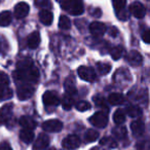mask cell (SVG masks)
Masks as SVG:
<instances>
[{
	"label": "cell",
	"instance_id": "6da1fadb",
	"mask_svg": "<svg viewBox=\"0 0 150 150\" xmlns=\"http://www.w3.org/2000/svg\"><path fill=\"white\" fill-rule=\"evenodd\" d=\"M13 77L17 80L29 82H37L39 78V72L37 68L33 66L31 60H24L18 64V69L13 72Z\"/></svg>",
	"mask_w": 150,
	"mask_h": 150
},
{
	"label": "cell",
	"instance_id": "7a4b0ae2",
	"mask_svg": "<svg viewBox=\"0 0 150 150\" xmlns=\"http://www.w3.org/2000/svg\"><path fill=\"white\" fill-rule=\"evenodd\" d=\"M61 6L64 11L73 16H79L83 13L84 7L81 0H61Z\"/></svg>",
	"mask_w": 150,
	"mask_h": 150
},
{
	"label": "cell",
	"instance_id": "3957f363",
	"mask_svg": "<svg viewBox=\"0 0 150 150\" xmlns=\"http://www.w3.org/2000/svg\"><path fill=\"white\" fill-rule=\"evenodd\" d=\"M13 97V91L9 88V78L4 72H0V100H7Z\"/></svg>",
	"mask_w": 150,
	"mask_h": 150
},
{
	"label": "cell",
	"instance_id": "277c9868",
	"mask_svg": "<svg viewBox=\"0 0 150 150\" xmlns=\"http://www.w3.org/2000/svg\"><path fill=\"white\" fill-rule=\"evenodd\" d=\"M90 122L94 127L103 129L108 125V116L103 111H99V112H96L93 116L90 117Z\"/></svg>",
	"mask_w": 150,
	"mask_h": 150
},
{
	"label": "cell",
	"instance_id": "5b68a950",
	"mask_svg": "<svg viewBox=\"0 0 150 150\" xmlns=\"http://www.w3.org/2000/svg\"><path fill=\"white\" fill-rule=\"evenodd\" d=\"M77 73H78V76L81 79L86 80V81L94 82L96 80V73H95L94 69L91 68V67H86V66L79 67L77 70Z\"/></svg>",
	"mask_w": 150,
	"mask_h": 150
},
{
	"label": "cell",
	"instance_id": "8992f818",
	"mask_svg": "<svg viewBox=\"0 0 150 150\" xmlns=\"http://www.w3.org/2000/svg\"><path fill=\"white\" fill-rule=\"evenodd\" d=\"M34 94V88L32 84L30 83H23L22 86H20L18 88V97L20 100H28L29 98H31Z\"/></svg>",
	"mask_w": 150,
	"mask_h": 150
},
{
	"label": "cell",
	"instance_id": "52a82bcc",
	"mask_svg": "<svg viewBox=\"0 0 150 150\" xmlns=\"http://www.w3.org/2000/svg\"><path fill=\"white\" fill-rule=\"evenodd\" d=\"M42 129L48 133H58L63 129V122L59 119H50L42 123Z\"/></svg>",
	"mask_w": 150,
	"mask_h": 150
},
{
	"label": "cell",
	"instance_id": "ba28073f",
	"mask_svg": "<svg viewBox=\"0 0 150 150\" xmlns=\"http://www.w3.org/2000/svg\"><path fill=\"white\" fill-rule=\"evenodd\" d=\"M62 145L67 150H74L80 146V139L76 135H70L63 140Z\"/></svg>",
	"mask_w": 150,
	"mask_h": 150
},
{
	"label": "cell",
	"instance_id": "9c48e42d",
	"mask_svg": "<svg viewBox=\"0 0 150 150\" xmlns=\"http://www.w3.org/2000/svg\"><path fill=\"white\" fill-rule=\"evenodd\" d=\"M13 105L11 103L5 104L4 106L1 107L0 109V125L7 123L11 120V116H13Z\"/></svg>",
	"mask_w": 150,
	"mask_h": 150
},
{
	"label": "cell",
	"instance_id": "30bf717a",
	"mask_svg": "<svg viewBox=\"0 0 150 150\" xmlns=\"http://www.w3.org/2000/svg\"><path fill=\"white\" fill-rule=\"evenodd\" d=\"M42 101L46 107H56L60 104V98L54 92H46L42 96Z\"/></svg>",
	"mask_w": 150,
	"mask_h": 150
},
{
	"label": "cell",
	"instance_id": "8fae6325",
	"mask_svg": "<svg viewBox=\"0 0 150 150\" xmlns=\"http://www.w3.org/2000/svg\"><path fill=\"white\" fill-rule=\"evenodd\" d=\"M107 28L105 26V24L101 23V22H93L90 25V32L94 37L100 38L106 32Z\"/></svg>",
	"mask_w": 150,
	"mask_h": 150
},
{
	"label": "cell",
	"instance_id": "7c38bea8",
	"mask_svg": "<svg viewBox=\"0 0 150 150\" xmlns=\"http://www.w3.org/2000/svg\"><path fill=\"white\" fill-rule=\"evenodd\" d=\"M129 11L137 19H143L146 15V7L142 4L141 2H136L132 3L131 6H129Z\"/></svg>",
	"mask_w": 150,
	"mask_h": 150
},
{
	"label": "cell",
	"instance_id": "4fadbf2b",
	"mask_svg": "<svg viewBox=\"0 0 150 150\" xmlns=\"http://www.w3.org/2000/svg\"><path fill=\"white\" fill-rule=\"evenodd\" d=\"M50 144V138L45 134H40L37 137V139L35 140L33 144V149L34 150H43Z\"/></svg>",
	"mask_w": 150,
	"mask_h": 150
},
{
	"label": "cell",
	"instance_id": "5bb4252c",
	"mask_svg": "<svg viewBox=\"0 0 150 150\" xmlns=\"http://www.w3.org/2000/svg\"><path fill=\"white\" fill-rule=\"evenodd\" d=\"M30 7L26 2H20L15 6V16L17 19H23L29 13Z\"/></svg>",
	"mask_w": 150,
	"mask_h": 150
},
{
	"label": "cell",
	"instance_id": "9a60e30c",
	"mask_svg": "<svg viewBox=\"0 0 150 150\" xmlns=\"http://www.w3.org/2000/svg\"><path fill=\"white\" fill-rule=\"evenodd\" d=\"M131 131L135 137H141L145 132V125L142 120L137 119L131 123Z\"/></svg>",
	"mask_w": 150,
	"mask_h": 150
},
{
	"label": "cell",
	"instance_id": "2e32d148",
	"mask_svg": "<svg viewBox=\"0 0 150 150\" xmlns=\"http://www.w3.org/2000/svg\"><path fill=\"white\" fill-rule=\"evenodd\" d=\"M127 60L129 62V64L132 65V66H139L143 62V58H142L141 54L138 52L137 50H131L127 54Z\"/></svg>",
	"mask_w": 150,
	"mask_h": 150
},
{
	"label": "cell",
	"instance_id": "e0dca14e",
	"mask_svg": "<svg viewBox=\"0 0 150 150\" xmlns=\"http://www.w3.org/2000/svg\"><path fill=\"white\" fill-rule=\"evenodd\" d=\"M40 43V34L39 32L37 31H34L28 36V39H27V44L30 48L34 50V48L38 47Z\"/></svg>",
	"mask_w": 150,
	"mask_h": 150
},
{
	"label": "cell",
	"instance_id": "ac0fdd59",
	"mask_svg": "<svg viewBox=\"0 0 150 150\" xmlns=\"http://www.w3.org/2000/svg\"><path fill=\"white\" fill-rule=\"evenodd\" d=\"M64 88L66 94L69 95V96H74V95L77 94V88H76V86H75V81L73 79V77L67 78L64 83Z\"/></svg>",
	"mask_w": 150,
	"mask_h": 150
},
{
	"label": "cell",
	"instance_id": "d6986e66",
	"mask_svg": "<svg viewBox=\"0 0 150 150\" xmlns=\"http://www.w3.org/2000/svg\"><path fill=\"white\" fill-rule=\"evenodd\" d=\"M20 125L23 127V129H34L36 127V125H37V123H36V121L34 120L33 118H31V117L29 116H22L21 118H20Z\"/></svg>",
	"mask_w": 150,
	"mask_h": 150
},
{
	"label": "cell",
	"instance_id": "ffe728a7",
	"mask_svg": "<svg viewBox=\"0 0 150 150\" xmlns=\"http://www.w3.org/2000/svg\"><path fill=\"white\" fill-rule=\"evenodd\" d=\"M39 20L43 25L50 26V24L52 23V20H54V17H52V13H50L47 9H42L39 13Z\"/></svg>",
	"mask_w": 150,
	"mask_h": 150
},
{
	"label": "cell",
	"instance_id": "44dd1931",
	"mask_svg": "<svg viewBox=\"0 0 150 150\" xmlns=\"http://www.w3.org/2000/svg\"><path fill=\"white\" fill-rule=\"evenodd\" d=\"M108 102L111 105H121L125 102V97L122 94H119V93H112L109 95Z\"/></svg>",
	"mask_w": 150,
	"mask_h": 150
},
{
	"label": "cell",
	"instance_id": "7402d4cb",
	"mask_svg": "<svg viewBox=\"0 0 150 150\" xmlns=\"http://www.w3.org/2000/svg\"><path fill=\"white\" fill-rule=\"evenodd\" d=\"M20 139L24 142V143H31L34 139V133L33 131L31 129H23L21 132H20Z\"/></svg>",
	"mask_w": 150,
	"mask_h": 150
},
{
	"label": "cell",
	"instance_id": "603a6c76",
	"mask_svg": "<svg viewBox=\"0 0 150 150\" xmlns=\"http://www.w3.org/2000/svg\"><path fill=\"white\" fill-rule=\"evenodd\" d=\"M125 111H127V114L129 116L133 117V118H136V117H139L142 115V110L136 105H129Z\"/></svg>",
	"mask_w": 150,
	"mask_h": 150
},
{
	"label": "cell",
	"instance_id": "cb8c5ba5",
	"mask_svg": "<svg viewBox=\"0 0 150 150\" xmlns=\"http://www.w3.org/2000/svg\"><path fill=\"white\" fill-rule=\"evenodd\" d=\"M11 20H13V17L9 11H2L0 13V26L1 27L8 26L11 23Z\"/></svg>",
	"mask_w": 150,
	"mask_h": 150
},
{
	"label": "cell",
	"instance_id": "d4e9b609",
	"mask_svg": "<svg viewBox=\"0 0 150 150\" xmlns=\"http://www.w3.org/2000/svg\"><path fill=\"white\" fill-rule=\"evenodd\" d=\"M113 120L116 125H122L125 121V113L122 109H117L113 114Z\"/></svg>",
	"mask_w": 150,
	"mask_h": 150
},
{
	"label": "cell",
	"instance_id": "484cf974",
	"mask_svg": "<svg viewBox=\"0 0 150 150\" xmlns=\"http://www.w3.org/2000/svg\"><path fill=\"white\" fill-rule=\"evenodd\" d=\"M113 135L116 139L118 140H123L127 138V131L125 127H116L115 129H113Z\"/></svg>",
	"mask_w": 150,
	"mask_h": 150
},
{
	"label": "cell",
	"instance_id": "4316f807",
	"mask_svg": "<svg viewBox=\"0 0 150 150\" xmlns=\"http://www.w3.org/2000/svg\"><path fill=\"white\" fill-rule=\"evenodd\" d=\"M123 52H125V48L123 46L121 45H117V46H114V47L111 50L110 54H111V57H112L113 60H119L121 57L123 56Z\"/></svg>",
	"mask_w": 150,
	"mask_h": 150
},
{
	"label": "cell",
	"instance_id": "83f0119b",
	"mask_svg": "<svg viewBox=\"0 0 150 150\" xmlns=\"http://www.w3.org/2000/svg\"><path fill=\"white\" fill-rule=\"evenodd\" d=\"M98 138H99V133L93 129H88V131L86 132V134H84V140H86V142H88V143L96 141Z\"/></svg>",
	"mask_w": 150,
	"mask_h": 150
},
{
	"label": "cell",
	"instance_id": "f1b7e54d",
	"mask_svg": "<svg viewBox=\"0 0 150 150\" xmlns=\"http://www.w3.org/2000/svg\"><path fill=\"white\" fill-rule=\"evenodd\" d=\"M61 103H62V106H63V108H64L65 110H70V109L72 108V106H73L74 100H73L72 96H69V95L66 94L62 98Z\"/></svg>",
	"mask_w": 150,
	"mask_h": 150
},
{
	"label": "cell",
	"instance_id": "f546056e",
	"mask_svg": "<svg viewBox=\"0 0 150 150\" xmlns=\"http://www.w3.org/2000/svg\"><path fill=\"white\" fill-rule=\"evenodd\" d=\"M100 144L102 146H106V147H108V148H116L117 147L116 141L110 137H104L103 139H101Z\"/></svg>",
	"mask_w": 150,
	"mask_h": 150
},
{
	"label": "cell",
	"instance_id": "4dcf8cb0",
	"mask_svg": "<svg viewBox=\"0 0 150 150\" xmlns=\"http://www.w3.org/2000/svg\"><path fill=\"white\" fill-rule=\"evenodd\" d=\"M59 27L63 30H68L70 29L71 27V23L70 20H69L68 17L66 16H61L60 19H59Z\"/></svg>",
	"mask_w": 150,
	"mask_h": 150
},
{
	"label": "cell",
	"instance_id": "1f68e13d",
	"mask_svg": "<svg viewBox=\"0 0 150 150\" xmlns=\"http://www.w3.org/2000/svg\"><path fill=\"white\" fill-rule=\"evenodd\" d=\"M97 68H98V71L100 74L105 75L107 73L110 72L111 70V65L108 64V63H101L99 62L98 65H97Z\"/></svg>",
	"mask_w": 150,
	"mask_h": 150
},
{
	"label": "cell",
	"instance_id": "d6a6232c",
	"mask_svg": "<svg viewBox=\"0 0 150 150\" xmlns=\"http://www.w3.org/2000/svg\"><path fill=\"white\" fill-rule=\"evenodd\" d=\"M75 108L77 109L80 112H84V111H88L91 109V104L86 101H79L78 103H76L75 105Z\"/></svg>",
	"mask_w": 150,
	"mask_h": 150
},
{
	"label": "cell",
	"instance_id": "836d02e7",
	"mask_svg": "<svg viewBox=\"0 0 150 150\" xmlns=\"http://www.w3.org/2000/svg\"><path fill=\"white\" fill-rule=\"evenodd\" d=\"M93 100L95 101V103H96V105L97 106H99V107H101V108H103V109H105L106 111H108V106H107V104H106V102H105V100H104V98L103 97H101V96H96L95 98H93Z\"/></svg>",
	"mask_w": 150,
	"mask_h": 150
},
{
	"label": "cell",
	"instance_id": "e575fe53",
	"mask_svg": "<svg viewBox=\"0 0 150 150\" xmlns=\"http://www.w3.org/2000/svg\"><path fill=\"white\" fill-rule=\"evenodd\" d=\"M125 3H127V0H113V6H114L116 13L125 9Z\"/></svg>",
	"mask_w": 150,
	"mask_h": 150
},
{
	"label": "cell",
	"instance_id": "d590c367",
	"mask_svg": "<svg viewBox=\"0 0 150 150\" xmlns=\"http://www.w3.org/2000/svg\"><path fill=\"white\" fill-rule=\"evenodd\" d=\"M137 148L139 150H150V138L138 143Z\"/></svg>",
	"mask_w": 150,
	"mask_h": 150
},
{
	"label": "cell",
	"instance_id": "8d00e7d4",
	"mask_svg": "<svg viewBox=\"0 0 150 150\" xmlns=\"http://www.w3.org/2000/svg\"><path fill=\"white\" fill-rule=\"evenodd\" d=\"M116 13H117V18H118L119 20H121V21H127V20L129 19V13H127L125 9L117 11Z\"/></svg>",
	"mask_w": 150,
	"mask_h": 150
},
{
	"label": "cell",
	"instance_id": "74e56055",
	"mask_svg": "<svg viewBox=\"0 0 150 150\" xmlns=\"http://www.w3.org/2000/svg\"><path fill=\"white\" fill-rule=\"evenodd\" d=\"M35 5L37 7H48L50 6V0H35Z\"/></svg>",
	"mask_w": 150,
	"mask_h": 150
},
{
	"label": "cell",
	"instance_id": "f35d334b",
	"mask_svg": "<svg viewBox=\"0 0 150 150\" xmlns=\"http://www.w3.org/2000/svg\"><path fill=\"white\" fill-rule=\"evenodd\" d=\"M142 39H143L144 42L150 44V29L145 30V31L143 32V34H142Z\"/></svg>",
	"mask_w": 150,
	"mask_h": 150
},
{
	"label": "cell",
	"instance_id": "ab89813d",
	"mask_svg": "<svg viewBox=\"0 0 150 150\" xmlns=\"http://www.w3.org/2000/svg\"><path fill=\"white\" fill-rule=\"evenodd\" d=\"M109 35H110L111 37H116V36L118 35V30L115 27H111L110 29H109Z\"/></svg>",
	"mask_w": 150,
	"mask_h": 150
},
{
	"label": "cell",
	"instance_id": "60d3db41",
	"mask_svg": "<svg viewBox=\"0 0 150 150\" xmlns=\"http://www.w3.org/2000/svg\"><path fill=\"white\" fill-rule=\"evenodd\" d=\"M0 150H13L7 142H3V143L0 144Z\"/></svg>",
	"mask_w": 150,
	"mask_h": 150
},
{
	"label": "cell",
	"instance_id": "b9f144b4",
	"mask_svg": "<svg viewBox=\"0 0 150 150\" xmlns=\"http://www.w3.org/2000/svg\"><path fill=\"white\" fill-rule=\"evenodd\" d=\"M92 15L94 16V17H97V18H99L101 16V11L99 8H97V9H95L94 11H92Z\"/></svg>",
	"mask_w": 150,
	"mask_h": 150
},
{
	"label": "cell",
	"instance_id": "7bdbcfd3",
	"mask_svg": "<svg viewBox=\"0 0 150 150\" xmlns=\"http://www.w3.org/2000/svg\"><path fill=\"white\" fill-rule=\"evenodd\" d=\"M91 150H104V149H100L99 147H95V148H93V149H91Z\"/></svg>",
	"mask_w": 150,
	"mask_h": 150
}]
</instances>
